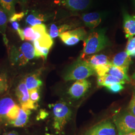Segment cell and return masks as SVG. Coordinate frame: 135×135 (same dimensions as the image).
<instances>
[{"instance_id": "cell-26", "label": "cell", "mask_w": 135, "mask_h": 135, "mask_svg": "<svg viewBox=\"0 0 135 135\" xmlns=\"http://www.w3.org/2000/svg\"><path fill=\"white\" fill-rule=\"evenodd\" d=\"M126 52L130 56L135 57V37H133L128 40Z\"/></svg>"}, {"instance_id": "cell-12", "label": "cell", "mask_w": 135, "mask_h": 135, "mask_svg": "<svg viewBox=\"0 0 135 135\" xmlns=\"http://www.w3.org/2000/svg\"><path fill=\"white\" fill-rule=\"evenodd\" d=\"M123 28L126 37L131 38L135 35V16L124 12L123 14Z\"/></svg>"}, {"instance_id": "cell-6", "label": "cell", "mask_w": 135, "mask_h": 135, "mask_svg": "<svg viewBox=\"0 0 135 135\" xmlns=\"http://www.w3.org/2000/svg\"><path fill=\"white\" fill-rule=\"evenodd\" d=\"M53 45V39L48 33L34 41L33 45L35 50V57L42 58L43 60H46L49 51Z\"/></svg>"}, {"instance_id": "cell-16", "label": "cell", "mask_w": 135, "mask_h": 135, "mask_svg": "<svg viewBox=\"0 0 135 135\" xmlns=\"http://www.w3.org/2000/svg\"><path fill=\"white\" fill-rule=\"evenodd\" d=\"M25 82L29 91L33 90H39L43 83L40 79L39 73H32L29 74L24 79Z\"/></svg>"}, {"instance_id": "cell-2", "label": "cell", "mask_w": 135, "mask_h": 135, "mask_svg": "<svg viewBox=\"0 0 135 135\" xmlns=\"http://www.w3.org/2000/svg\"><path fill=\"white\" fill-rule=\"evenodd\" d=\"M35 57L34 45L29 42H25L18 47L13 46L10 51V62L14 66H24Z\"/></svg>"}, {"instance_id": "cell-36", "label": "cell", "mask_w": 135, "mask_h": 135, "mask_svg": "<svg viewBox=\"0 0 135 135\" xmlns=\"http://www.w3.org/2000/svg\"><path fill=\"white\" fill-rule=\"evenodd\" d=\"M135 135V132L131 133H130V134H126V135Z\"/></svg>"}, {"instance_id": "cell-8", "label": "cell", "mask_w": 135, "mask_h": 135, "mask_svg": "<svg viewBox=\"0 0 135 135\" xmlns=\"http://www.w3.org/2000/svg\"><path fill=\"white\" fill-rule=\"evenodd\" d=\"M16 95L21 107L29 110L36 109V104L30 99L29 90L24 81L21 82L16 89Z\"/></svg>"}, {"instance_id": "cell-5", "label": "cell", "mask_w": 135, "mask_h": 135, "mask_svg": "<svg viewBox=\"0 0 135 135\" xmlns=\"http://www.w3.org/2000/svg\"><path fill=\"white\" fill-rule=\"evenodd\" d=\"M53 107L54 128L57 132H60L70 120L72 111L67 105L63 102L57 103Z\"/></svg>"}, {"instance_id": "cell-9", "label": "cell", "mask_w": 135, "mask_h": 135, "mask_svg": "<svg viewBox=\"0 0 135 135\" xmlns=\"http://www.w3.org/2000/svg\"><path fill=\"white\" fill-rule=\"evenodd\" d=\"M117 131L111 121L107 120L93 127L85 135H118Z\"/></svg>"}, {"instance_id": "cell-24", "label": "cell", "mask_w": 135, "mask_h": 135, "mask_svg": "<svg viewBox=\"0 0 135 135\" xmlns=\"http://www.w3.org/2000/svg\"><path fill=\"white\" fill-rule=\"evenodd\" d=\"M25 40L34 42L36 40V35L32 26H28L24 30Z\"/></svg>"}, {"instance_id": "cell-28", "label": "cell", "mask_w": 135, "mask_h": 135, "mask_svg": "<svg viewBox=\"0 0 135 135\" xmlns=\"http://www.w3.org/2000/svg\"><path fill=\"white\" fill-rule=\"evenodd\" d=\"M123 84L116 83L113 85H110L106 87L107 89L109 90L110 92L113 93H118L121 92L122 90L124 89V87L122 85Z\"/></svg>"}, {"instance_id": "cell-17", "label": "cell", "mask_w": 135, "mask_h": 135, "mask_svg": "<svg viewBox=\"0 0 135 135\" xmlns=\"http://www.w3.org/2000/svg\"><path fill=\"white\" fill-rule=\"evenodd\" d=\"M82 20L87 27L90 28H94L100 24L101 17L99 13L94 12L83 15Z\"/></svg>"}, {"instance_id": "cell-27", "label": "cell", "mask_w": 135, "mask_h": 135, "mask_svg": "<svg viewBox=\"0 0 135 135\" xmlns=\"http://www.w3.org/2000/svg\"><path fill=\"white\" fill-rule=\"evenodd\" d=\"M48 34L52 39L59 36L60 33L59 32V27L55 24H53L51 25L49 30Z\"/></svg>"}, {"instance_id": "cell-33", "label": "cell", "mask_w": 135, "mask_h": 135, "mask_svg": "<svg viewBox=\"0 0 135 135\" xmlns=\"http://www.w3.org/2000/svg\"><path fill=\"white\" fill-rule=\"evenodd\" d=\"M11 25L12 27V28L15 31H17L18 29L20 28V26L18 22H14L11 23Z\"/></svg>"}, {"instance_id": "cell-7", "label": "cell", "mask_w": 135, "mask_h": 135, "mask_svg": "<svg viewBox=\"0 0 135 135\" xmlns=\"http://www.w3.org/2000/svg\"><path fill=\"white\" fill-rule=\"evenodd\" d=\"M59 37L64 43L68 46H73L87 38V32L82 28L66 31L60 34Z\"/></svg>"}, {"instance_id": "cell-4", "label": "cell", "mask_w": 135, "mask_h": 135, "mask_svg": "<svg viewBox=\"0 0 135 135\" xmlns=\"http://www.w3.org/2000/svg\"><path fill=\"white\" fill-rule=\"evenodd\" d=\"M118 135H124L135 132V117L130 112L125 111L113 117Z\"/></svg>"}, {"instance_id": "cell-20", "label": "cell", "mask_w": 135, "mask_h": 135, "mask_svg": "<svg viewBox=\"0 0 135 135\" xmlns=\"http://www.w3.org/2000/svg\"><path fill=\"white\" fill-rule=\"evenodd\" d=\"M85 60L93 68V69L98 66L111 63L106 56L103 54L93 55Z\"/></svg>"}, {"instance_id": "cell-39", "label": "cell", "mask_w": 135, "mask_h": 135, "mask_svg": "<svg viewBox=\"0 0 135 135\" xmlns=\"http://www.w3.org/2000/svg\"><path fill=\"white\" fill-rule=\"evenodd\" d=\"M1 132V127H0V133Z\"/></svg>"}, {"instance_id": "cell-38", "label": "cell", "mask_w": 135, "mask_h": 135, "mask_svg": "<svg viewBox=\"0 0 135 135\" xmlns=\"http://www.w3.org/2000/svg\"><path fill=\"white\" fill-rule=\"evenodd\" d=\"M133 94H134L135 95V87L134 88V90H133Z\"/></svg>"}, {"instance_id": "cell-23", "label": "cell", "mask_w": 135, "mask_h": 135, "mask_svg": "<svg viewBox=\"0 0 135 135\" xmlns=\"http://www.w3.org/2000/svg\"><path fill=\"white\" fill-rule=\"evenodd\" d=\"M18 0H0V6L10 17L16 13L15 5Z\"/></svg>"}, {"instance_id": "cell-30", "label": "cell", "mask_w": 135, "mask_h": 135, "mask_svg": "<svg viewBox=\"0 0 135 135\" xmlns=\"http://www.w3.org/2000/svg\"><path fill=\"white\" fill-rule=\"evenodd\" d=\"M25 15V14L24 12H22L19 13H15V14L10 16L9 18V21L11 23L14 22H19L23 19Z\"/></svg>"}, {"instance_id": "cell-37", "label": "cell", "mask_w": 135, "mask_h": 135, "mask_svg": "<svg viewBox=\"0 0 135 135\" xmlns=\"http://www.w3.org/2000/svg\"><path fill=\"white\" fill-rule=\"evenodd\" d=\"M22 3H26L27 1V0H20Z\"/></svg>"}, {"instance_id": "cell-21", "label": "cell", "mask_w": 135, "mask_h": 135, "mask_svg": "<svg viewBox=\"0 0 135 135\" xmlns=\"http://www.w3.org/2000/svg\"><path fill=\"white\" fill-rule=\"evenodd\" d=\"M46 17L44 15L33 12L29 14L26 17L25 21L26 23L29 25L30 26H34L36 25L43 24L44 22L46 21Z\"/></svg>"}, {"instance_id": "cell-11", "label": "cell", "mask_w": 135, "mask_h": 135, "mask_svg": "<svg viewBox=\"0 0 135 135\" xmlns=\"http://www.w3.org/2000/svg\"><path fill=\"white\" fill-rule=\"evenodd\" d=\"M16 104L14 100L10 97H5L0 100V126L4 124L7 125L8 115Z\"/></svg>"}, {"instance_id": "cell-10", "label": "cell", "mask_w": 135, "mask_h": 135, "mask_svg": "<svg viewBox=\"0 0 135 135\" xmlns=\"http://www.w3.org/2000/svg\"><path fill=\"white\" fill-rule=\"evenodd\" d=\"M90 87V82L86 79L78 80L69 88L68 93L73 98L79 99L85 95Z\"/></svg>"}, {"instance_id": "cell-22", "label": "cell", "mask_w": 135, "mask_h": 135, "mask_svg": "<svg viewBox=\"0 0 135 135\" xmlns=\"http://www.w3.org/2000/svg\"><path fill=\"white\" fill-rule=\"evenodd\" d=\"M8 15L0 6V33L3 36V39L6 44H7L8 40L6 37V29L9 20Z\"/></svg>"}, {"instance_id": "cell-34", "label": "cell", "mask_w": 135, "mask_h": 135, "mask_svg": "<svg viewBox=\"0 0 135 135\" xmlns=\"http://www.w3.org/2000/svg\"><path fill=\"white\" fill-rule=\"evenodd\" d=\"M48 116V114L47 112H45L43 110H41L40 112V113L39 114L38 117H39V119H45L47 116Z\"/></svg>"}, {"instance_id": "cell-29", "label": "cell", "mask_w": 135, "mask_h": 135, "mask_svg": "<svg viewBox=\"0 0 135 135\" xmlns=\"http://www.w3.org/2000/svg\"><path fill=\"white\" fill-rule=\"evenodd\" d=\"M29 92L31 100L33 102L34 104H36L39 101L40 98L39 90L35 89V90H33L30 91Z\"/></svg>"}, {"instance_id": "cell-1", "label": "cell", "mask_w": 135, "mask_h": 135, "mask_svg": "<svg viewBox=\"0 0 135 135\" xmlns=\"http://www.w3.org/2000/svg\"><path fill=\"white\" fill-rule=\"evenodd\" d=\"M108 42L104 31L99 30L91 32L84 40V48L81 58H84L88 55L100 51L106 47Z\"/></svg>"}, {"instance_id": "cell-15", "label": "cell", "mask_w": 135, "mask_h": 135, "mask_svg": "<svg viewBox=\"0 0 135 135\" xmlns=\"http://www.w3.org/2000/svg\"><path fill=\"white\" fill-rule=\"evenodd\" d=\"M31 114V110L21 107L18 117L14 121L11 122L9 125L16 128L24 127L27 125Z\"/></svg>"}, {"instance_id": "cell-13", "label": "cell", "mask_w": 135, "mask_h": 135, "mask_svg": "<svg viewBox=\"0 0 135 135\" xmlns=\"http://www.w3.org/2000/svg\"><path fill=\"white\" fill-rule=\"evenodd\" d=\"M62 4L70 10L81 11L85 10L90 3V0H60Z\"/></svg>"}, {"instance_id": "cell-3", "label": "cell", "mask_w": 135, "mask_h": 135, "mask_svg": "<svg viewBox=\"0 0 135 135\" xmlns=\"http://www.w3.org/2000/svg\"><path fill=\"white\" fill-rule=\"evenodd\" d=\"M96 74L93 68L85 60H78L68 69L64 76L65 81L81 80Z\"/></svg>"}, {"instance_id": "cell-18", "label": "cell", "mask_w": 135, "mask_h": 135, "mask_svg": "<svg viewBox=\"0 0 135 135\" xmlns=\"http://www.w3.org/2000/svg\"><path fill=\"white\" fill-rule=\"evenodd\" d=\"M128 70L124 68L117 67L112 65L107 74L117 78L126 83L130 82L131 80L128 75Z\"/></svg>"}, {"instance_id": "cell-32", "label": "cell", "mask_w": 135, "mask_h": 135, "mask_svg": "<svg viewBox=\"0 0 135 135\" xmlns=\"http://www.w3.org/2000/svg\"><path fill=\"white\" fill-rule=\"evenodd\" d=\"M1 135H20L16 131L12 130L3 133Z\"/></svg>"}, {"instance_id": "cell-40", "label": "cell", "mask_w": 135, "mask_h": 135, "mask_svg": "<svg viewBox=\"0 0 135 135\" xmlns=\"http://www.w3.org/2000/svg\"><path fill=\"white\" fill-rule=\"evenodd\" d=\"M134 84H135V82H134Z\"/></svg>"}, {"instance_id": "cell-14", "label": "cell", "mask_w": 135, "mask_h": 135, "mask_svg": "<svg viewBox=\"0 0 135 135\" xmlns=\"http://www.w3.org/2000/svg\"><path fill=\"white\" fill-rule=\"evenodd\" d=\"M131 62L130 56L126 51H124L115 55L111 63L114 66L124 68L128 70Z\"/></svg>"}, {"instance_id": "cell-35", "label": "cell", "mask_w": 135, "mask_h": 135, "mask_svg": "<svg viewBox=\"0 0 135 135\" xmlns=\"http://www.w3.org/2000/svg\"><path fill=\"white\" fill-rule=\"evenodd\" d=\"M132 79L135 81V72L134 73V74H133V75H132Z\"/></svg>"}, {"instance_id": "cell-25", "label": "cell", "mask_w": 135, "mask_h": 135, "mask_svg": "<svg viewBox=\"0 0 135 135\" xmlns=\"http://www.w3.org/2000/svg\"><path fill=\"white\" fill-rule=\"evenodd\" d=\"M9 87L8 80L6 73H0V94L7 91Z\"/></svg>"}, {"instance_id": "cell-31", "label": "cell", "mask_w": 135, "mask_h": 135, "mask_svg": "<svg viewBox=\"0 0 135 135\" xmlns=\"http://www.w3.org/2000/svg\"><path fill=\"white\" fill-rule=\"evenodd\" d=\"M129 111L135 117V95L133 94L129 103Z\"/></svg>"}, {"instance_id": "cell-19", "label": "cell", "mask_w": 135, "mask_h": 135, "mask_svg": "<svg viewBox=\"0 0 135 135\" xmlns=\"http://www.w3.org/2000/svg\"><path fill=\"white\" fill-rule=\"evenodd\" d=\"M98 85L100 86H109L114 84L119 83L124 84L126 82L123 81L118 78L115 77L111 75L106 74L103 76H98L97 80Z\"/></svg>"}]
</instances>
